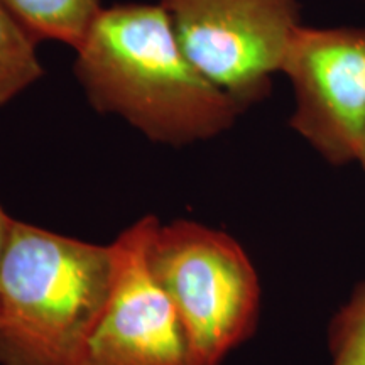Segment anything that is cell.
<instances>
[{
	"label": "cell",
	"instance_id": "obj_3",
	"mask_svg": "<svg viewBox=\"0 0 365 365\" xmlns=\"http://www.w3.org/2000/svg\"><path fill=\"white\" fill-rule=\"evenodd\" d=\"M145 261L176 308L196 362L222 365L257 330L261 282L227 232L190 220L150 222Z\"/></svg>",
	"mask_w": 365,
	"mask_h": 365
},
{
	"label": "cell",
	"instance_id": "obj_11",
	"mask_svg": "<svg viewBox=\"0 0 365 365\" xmlns=\"http://www.w3.org/2000/svg\"><path fill=\"white\" fill-rule=\"evenodd\" d=\"M360 166V170L364 171L365 175V134L362 137V143H360V148H359V154H357V161H355Z\"/></svg>",
	"mask_w": 365,
	"mask_h": 365
},
{
	"label": "cell",
	"instance_id": "obj_1",
	"mask_svg": "<svg viewBox=\"0 0 365 365\" xmlns=\"http://www.w3.org/2000/svg\"><path fill=\"white\" fill-rule=\"evenodd\" d=\"M75 53L73 70L91 107L153 143L213 139L244 112L186 58L159 4L103 7Z\"/></svg>",
	"mask_w": 365,
	"mask_h": 365
},
{
	"label": "cell",
	"instance_id": "obj_10",
	"mask_svg": "<svg viewBox=\"0 0 365 365\" xmlns=\"http://www.w3.org/2000/svg\"><path fill=\"white\" fill-rule=\"evenodd\" d=\"M12 223H14V218L9 217L6 210H4L2 205H0V267H2L4 254H6L9 237H11Z\"/></svg>",
	"mask_w": 365,
	"mask_h": 365
},
{
	"label": "cell",
	"instance_id": "obj_7",
	"mask_svg": "<svg viewBox=\"0 0 365 365\" xmlns=\"http://www.w3.org/2000/svg\"><path fill=\"white\" fill-rule=\"evenodd\" d=\"M36 41H58L76 49L103 11L100 0H0Z\"/></svg>",
	"mask_w": 365,
	"mask_h": 365
},
{
	"label": "cell",
	"instance_id": "obj_9",
	"mask_svg": "<svg viewBox=\"0 0 365 365\" xmlns=\"http://www.w3.org/2000/svg\"><path fill=\"white\" fill-rule=\"evenodd\" d=\"M327 344L330 365H365V281L333 314Z\"/></svg>",
	"mask_w": 365,
	"mask_h": 365
},
{
	"label": "cell",
	"instance_id": "obj_6",
	"mask_svg": "<svg viewBox=\"0 0 365 365\" xmlns=\"http://www.w3.org/2000/svg\"><path fill=\"white\" fill-rule=\"evenodd\" d=\"M153 215L113 242L115 277L110 298L73 365H200L185 327L145 261Z\"/></svg>",
	"mask_w": 365,
	"mask_h": 365
},
{
	"label": "cell",
	"instance_id": "obj_5",
	"mask_svg": "<svg viewBox=\"0 0 365 365\" xmlns=\"http://www.w3.org/2000/svg\"><path fill=\"white\" fill-rule=\"evenodd\" d=\"M289 125L331 166L357 161L365 134V27L301 26L281 66Z\"/></svg>",
	"mask_w": 365,
	"mask_h": 365
},
{
	"label": "cell",
	"instance_id": "obj_2",
	"mask_svg": "<svg viewBox=\"0 0 365 365\" xmlns=\"http://www.w3.org/2000/svg\"><path fill=\"white\" fill-rule=\"evenodd\" d=\"M115 247L14 220L0 267V365H73L110 298Z\"/></svg>",
	"mask_w": 365,
	"mask_h": 365
},
{
	"label": "cell",
	"instance_id": "obj_4",
	"mask_svg": "<svg viewBox=\"0 0 365 365\" xmlns=\"http://www.w3.org/2000/svg\"><path fill=\"white\" fill-rule=\"evenodd\" d=\"M182 53L242 110L271 95L301 26L299 0H161Z\"/></svg>",
	"mask_w": 365,
	"mask_h": 365
},
{
	"label": "cell",
	"instance_id": "obj_8",
	"mask_svg": "<svg viewBox=\"0 0 365 365\" xmlns=\"http://www.w3.org/2000/svg\"><path fill=\"white\" fill-rule=\"evenodd\" d=\"M38 43L0 6V107L44 76Z\"/></svg>",
	"mask_w": 365,
	"mask_h": 365
}]
</instances>
